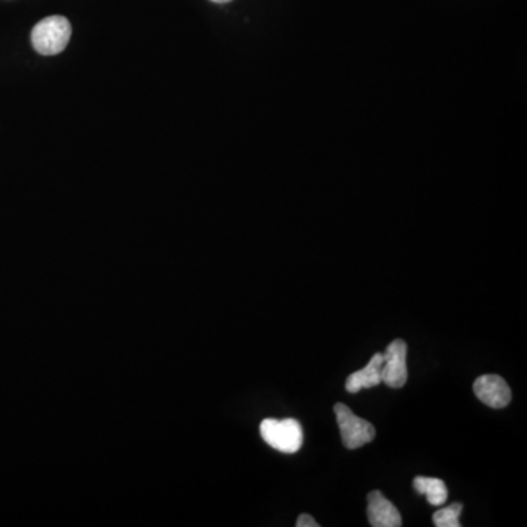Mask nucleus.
Returning <instances> with one entry per match:
<instances>
[{"mask_svg":"<svg viewBox=\"0 0 527 527\" xmlns=\"http://www.w3.org/2000/svg\"><path fill=\"white\" fill-rule=\"evenodd\" d=\"M298 527H318L320 524L316 523L315 519L309 515H300L296 522Z\"/></svg>","mask_w":527,"mask_h":527,"instance_id":"nucleus-10","label":"nucleus"},{"mask_svg":"<svg viewBox=\"0 0 527 527\" xmlns=\"http://www.w3.org/2000/svg\"><path fill=\"white\" fill-rule=\"evenodd\" d=\"M406 341H391L382 353L381 382L391 388H402L407 382Z\"/></svg>","mask_w":527,"mask_h":527,"instance_id":"nucleus-4","label":"nucleus"},{"mask_svg":"<svg viewBox=\"0 0 527 527\" xmlns=\"http://www.w3.org/2000/svg\"><path fill=\"white\" fill-rule=\"evenodd\" d=\"M461 510H463V506H461L460 502L436 510L432 515L434 524L436 527H460L461 523L459 522V515H460Z\"/></svg>","mask_w":527,"mask_h":527,"instance_id":"nucleus-9","label":"nucleus"},{"mask_svg":"<svg viewBox=\"0 0 527 527\" xmlns=\"http://www.w3.org/2000/svg\"><path fill=\"white\" fill-rule=\"evenodd\" d=\"M334 413H336L337 424L340 427L341 441L346 449H361L374 440V425L355 415L346 404L337 403L334 406Z\"/></svg>","mask_w":527,"mask_h":527,"instance_id":"nucleus-3","label":"nucleus"},{"mask_svg":"<svg viewBox=\"0 0 527 527\" xmlns=\"http://www.w3.org/2000/svg\"><path fill=\"white\" fill-rule=\"evenodd\" d=\"M214 4H228V2H232V0H212Z\"/></svg>","mask_w":527,"mask_h":527,"instance_id":"nucleus-11","label":"nucleus"},{"mask_svg":"<svg viewBox=\"0 0 527 527\" xmlns=\"http://www.w3.org/2000/svg\"><path fill=\"white\" fill-rule=\"evenodd\" d=\"M71 36V22L60 15H52L36 24L31 33V43L37 53L54 56L67 49Z\"/></svg>","mask_w":527,"mask_h":527,"instance_id":"nucleus-1","label":"nucleus"},{"mask_svg":"<svg viewBox=\"0 0 527 527\" xmlns=\"http://www.w3.org/2000/svg\"><path fill=\"white\" fill-rule=\"evenodd\" d=\"M477 399L492 409H502L511 402V390L504 378L499 375H482L474 382Z\"/></svg>","mask_w":527,"mask_h":527,"instance_id":"nucleus-5","label":"nucleus"},{"mask_svg":"<svg viewBox=\"0 0 527 527\" xmlns=\"http://www.w3.org/2000/svg\"><path fill=\"white\" fill-rule=\"evenodd\" d=\"M381 366L382 353H375L371 357L370 363L363 370L356 371L346 379V390L355 395L363 388H372V387L381 384Z\"/></svg>","mask_w":527,"mask_h":527,"instance_id":"nucleus-7","label":"nucleus"},{"mask_svg":"<svg viewBox=\"0 0 527 527\" xmlns=\"http://www.w3.org/2000/svg\"><path fill=\"white\" fill-rule=\"evenodd\" d=\"M260 431H261L262 440L277 451L293 454L299 451L302 447V427L296 419L289 418L283 420H262Z\"/></svg>","mask_w":527,"mask_h":527,"instance_id":"nucleus-2","label":"nucleus"},{"mask_svg":"<svg viewBox=\"0 0 527 527\" xmlns=\"http://www.w3.org/2000/svg\"><path fill=\"white\" fill-rule=\"evenodd\" d=\"M413 488L418 494L425 495L431 506H443L449 497L445 482L438 477L416 476L413 479Z\"/></svg>","mask_w":527,"mask_h":527,"instance_id":"nucleus-8","label":"nucleus"},{"mask_svg":"<svg viewBox=\"0 0 527 527\" xmlns=\"http://www.w3.org/2000/svg\"><path fill=\"white\" fill-rule=\"evenodd\" d=\"M368 499V520L372 527H400L403 524L399 510L384 497L381 491H372Z\"/></svg>","mask_w":527,"mask_h":527,"instance_id":"nucleus-6","label":"nucleus"}]
</instances>
